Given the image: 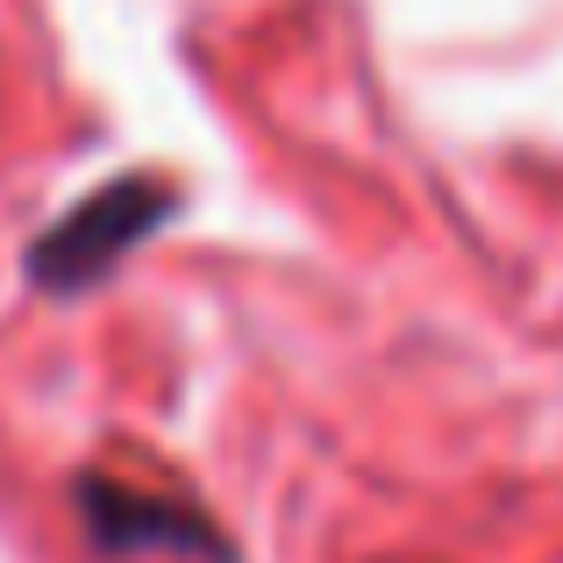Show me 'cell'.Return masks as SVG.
Segmentation results:
<instances>
[{
    "instance_id": "1",
    "label": "cell",
    "mask_w": 563,
    "mask_h": 563,
    "mask_svg": "<svg viewBox=\"0 0 563 563\" xmlns=\"http://www.w3.org/2000/svg\"><path fill=\"white\" fill-rule=\"evenodd\" d=\"M172 207H179V192H172L165 179H151V172H122V179L93 186L79 207H65V214L29 243L22 264H29V278H36L43 292H57V300L93 292L100 278H114V264H122L129 250L151 243V235L165 229Z\"/></svg>"
},
{
    "instance_id": "2",
    "label": "cell",
    "mask_w": 563,
    "mask_h": 563,
    "mask_svg": "<svg viewBox=\"0 0 563 563\" xmlns=\"http://www.w3.org/2000/svg\"><path fill=\"white\" fill-rule=\"evenodd\" d=\"M71 514H79L86 542L100 556H200V563H235L229 556V536H221L207 514H192L186 499H165V493H143V485H122V478H100V471H79L71 478Z\"/></svg>"
}]
</instances>
